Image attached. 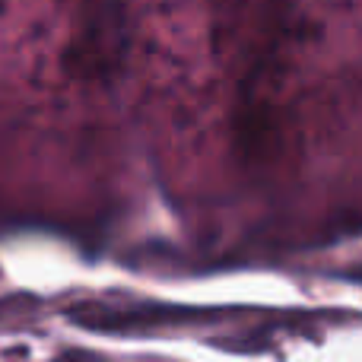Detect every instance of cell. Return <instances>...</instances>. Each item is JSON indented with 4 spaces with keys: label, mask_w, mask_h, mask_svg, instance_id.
Returning a JSON list of instances; mask_svg holds the SVG:
<instances>
[{
    "label": "cell",
    "mask_w": 362,
    "mask_h": 362,
    "mask_svg": "<svg viewBox=\"0 0 362 362\" xmlns=\"http://www.w3.org/2000/svg\"><path fill=\"white\" fill-rule=\"evenodd\" d=\"M344 276H346V280H359V283H362V267H356V270H346Z\"/></svg>",
    "instance_id": "1"
}]
</instances>
